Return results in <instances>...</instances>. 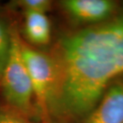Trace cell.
<instances>
[{
	"mask_svg": "<svg viewBox=\"0 0 123 123\" xmlns=\"http://www.w3.org/2000/svg\"><path fill=\"white\" fill-rule=\"evenodd\" d=\"M50 123H80L123 74V14L61 36L50 53Z\"/></svg>",
	"mask_w": 123,
	"mask_h": 123,
	"instance_id": "1",
	"label": "cell"
},
{
	"mask_svg": "<svg viewBox=\"0 0 123 123\" xmlns=\"http://www.w3.org/2000/svg\"><path fill=\"white\" fill-rule=\"evenodd\" d=\"M24 35L31 46H43L50 43L51 38L50 22L45 13L23 12Z\"/></svg>",
	"mask_w": 123,
	"mask_h": 123,
	"instance_id": "6",
	"label": "cell"
},
{
	"mask_svg": "<svg viewBox=\"0 0 123 123\" xmlns=\"http://www.w3.org/2000/svg\"><path fill=\"white\" fill-rule=\"evenodd\" d=\"M0 123H34L31 118L25 116L9 105H0Z\"/></svg>",
	"mask_w": 123,
	"mask_h": 123,
	"instance_id": "8",
	"label": "cell"
},
{
	"mask_svg": "<svg viewBox=\"0 0 123 123\" xmlns=\"http://www.w3.org/2000/svg\"><path fill=\"white\" fill-rule=\"evenodd\" d=\"M22 56L30 75L37 114L43 123H50L48 101L54 79V65L50 54L31 46L20 38Z\"/></svg>",
	"mask_w": 123,
	"mask_h": 123,
	"instance_id": "3",
	"label": "cell"
},
{
	"mask_svg": "<svg viewBox=\"0 0 123 123\" xmlns=\"http://www.w3.org/2000/svg\"><path fill=\"white\" fill-rule=\"evenodd\" d=\"M60 5L71 21L86 26L109 20L117 6L111 0H63Z\"/></svg>",
	"mask_w": 123,
	"mask_h": 123,
	"instance_id": "4",
	"label": "cell"
},
{
	"mask_svg": "<svg viewBox=\"0 0 123 123\" xmlns=\"http://www.w3.org/2000/svg\"><path fill=\"white\" fill-rule=\"evenodd\" d=\"M13 3L20 7L23 12H40L46 14L51 7V2L49 0H17L13 2Z\"/></svg>",
	"mask_w": 123,
	"mask_h": 123,
	"instance_id": "9",
	"label": "cell"
},
{
	"mask_svg": "<svg viewBox=\"0 0 123 123\" xmlns=\"http://www.w3.org/2000/svg\"><path fill=\"white\" fill-rule=\"evenodd\" d=\"M80 123H123V81L113 82L94 109Z\"/></svg>",
	"mask_w": 123,
	"mask_h": 123,
	"instance_id": "5",
	"label": "cell"
},
{
	"mask_svg": "<svg viewBox=\"0 0 123 123\" xmlns=\"http://www.w3.org/2000/svg\"><path fill=\"white\" fill-rule=\"evenodd\" d=\"M11 46V27L0 17V76L9 58Z\"/></svg>",
	"mask_w": 123,
	"mask_h": 123,
	"instance_id": "7",
	"label": "cell"
},
{
	"mask_svg": "<svg viewBox=\"0 0 123 123\" xmlns=\"http://www.w3.org/2000/svg\"><path fill=\"white\" fill-rule=\"evenodd\" d=\"M11 46L9 58L0 76V86L6 105L32 118L37 114L30 75L22 56L20 38L15 26H11Z\"/></svg>",
	"mask_w": 123,
	"mask_h": 123,
	"instance_id": "2",
	"label": "cell"
}]
</instances>
